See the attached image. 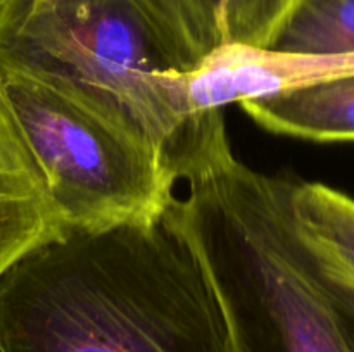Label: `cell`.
<instances>
[{
  "instance_id": "6da1fadb",
  "label": "cell",
  "mask_w": 354,
  "mask_h": 352,
  "mask_svg": "<svg viewBox=\"0 0 354 352\" xmlns=\"http://www.w3.org/2000/svg\"><path fill=\"white\" fill-rule=\"evenodd\" d=\"M0 352H232L206 273L162 223L69 231L0 278Z\"/></svg>"
},
{
  "instance_id": "7a4b0ae2",
  "label": "cell",
  "mask_w": 354,
  "mask_h": 352,
  "mask_svg": "<svg viewBox=\"0 0 354 352\" xmlns=\"http://www.w3.org/2000/svg\"><path fill=\"white\" fill-rule=\"evenodd\" d=\"M161 223L192 251L232 352H354V302L325 273L292 213L294 179L235 155L225 123L187 157Z\"/></svg>"
},
{
  "instance_id": "3957f363",
  "label": "cell",
  "mask_w": 354,
  "mask_h": 352,
  "mask_svg": "<svg viewBox=\"0 0 354 352\" xmlns=\"http://www.w3.org/2000/svg\"><path fill=\"white\" fill-rule=\"evenodd\" d=\"M201 62L162 0L28 6L0 33V64L50 72L118 109L165 150L171 169L204 116L189 113L182 86Z\"/></svg>"
},
{
  "instance_id": "277c9868",
  "label": "cell",
  "mask_w": 354,
  "mask_h": 352,
  "mask_svg": "<svg viewBox=\"0 0 354 352\" xmlns=\"http://www.w3.org/2000/svg\"><path fill=\"white\" fill-rule=\"evenodd\" d=\"M0 86L68 233L161 223L178 182L138 124L38 69L0 64Z\"/></svg>"
},
{
  "instance_id": "5b68a950",
  "label": "cell",
  "mask_w": 354,
  "mask_h": 352,
  "mask_svg": "<svg viewBox=\"0 0 354 352\" xmlns=\"http://www.w3.org/2000/svg\"><path fill=\"white\" fill-rule=\"evenodd\" d=\"M66 233L0 86V278L28 252Z\"/></svg>"
},
{
  "instance_id": "8992f818",
  "label": "cell",
  "mask_w": 354,
  "mask_h": 352,
  "mask_svg": "<svg viewBox=\"0 0 354 352\" xmlns=\"http://www.w3.org/2000/svg\"><path fill=\"white\" fill-rule=\"evenodd\" d=\"M239 106L273 133L313 141H354V72L244 100Z\"/></svg>"
},
{
  "instance_id": "52a82bcc",
  "label": "cell",
  "mask_w": 354,
  "mask_h": 352,
  "mask_svg": "<svg viewBox=\"0 0 354 352\" xmlns=\"http://www.w3.org/2000/svg\"><path fill=\"white\" fill-rule=\"evenodd\" d=\"M201 61L223 47L266 48L296 0H162Z\"/></svg>"
},
{
  "instance_id": "ba28073f",
  "label": "cell",
  "mask_w": 354,
  "mask_h": 352,
  "mask_svg": "<svg viewBox=\"0 0 354 352\" xmlns=\"http://www.w3.org/2000/svg\"><path fill=\"white\" fill-rule=\"evenodd\" d=\"M296 226L322 268L354 293V199L325 183L292 185Z\"/></svg>"
},
{
  "instance_id": "9c48e42d",
  "label": "cell",
  "mask_w": 354,
  "mask_h": 352,
  "mask_svg": "<svg viewBox=\"0 0 354 352\" xmlns=\"http://www.w3.org/2000/svg\"><path fill=\"white\" fill-rule=\"evenodd\" d=\"M266 48L290 55H354V0H296Z\"/></svg>"
},
{
  "instance_id": "30bf717a",
  "label": "cell",
  "mask_w": 354,
  "mask_h": 352,
  "mask_svg": "<svg viewBox=\"0 0 354 352\" xmlns=\"http://www.w3.org/2000/svg\"><path fill=\"white\" fill-rule=\"evenodd\" d=\"M30 0H0V33L23 12Z\"/></svg>"
},
{
  "instance_id": "8fae6325",
  "label": "cell",
  "mask_w": 354,
  "mask_h": 352,
  "mask_svg": "<svg viewBox=\"0 0 354 352\" xmlns=\"http://www.w3.org/2000/svg\"><path fill=\"white\" fill-rule=\"evenodd\" d=\"M52 2H61V0H30L28 6H40V3H52Z\"/></svg>"
}]
</instances>
